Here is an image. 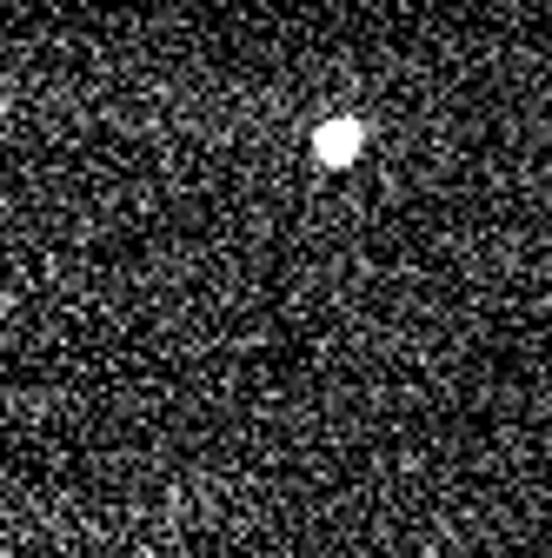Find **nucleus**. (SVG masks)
<instances>
[{"mask_svg":"<svg viewBox=\"0 0 552 558\" xmlns=\"http://www.w3.org/2000/svg\"><path fill=\"white\" fill-rule=\"evenodd\" d=\"M353 140H360L353 126H326L320 133V160H353Z\"/></svg>","mask_w":552,"mask_h":558,"instance_id":"1","label":"nucleus"}]
</instances>
